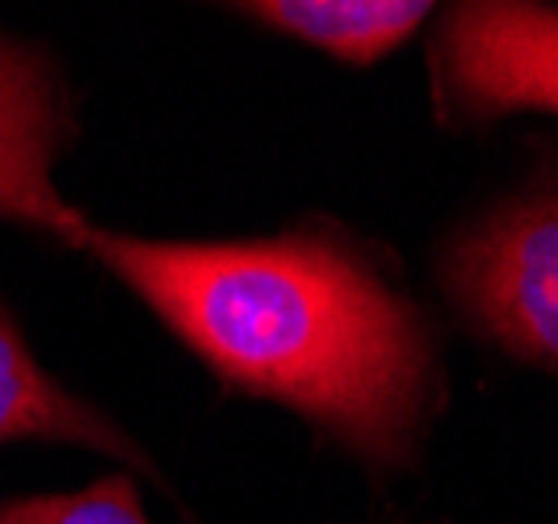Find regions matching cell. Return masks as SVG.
<instances>
[{"mask_svg":"<svg viewBox=\"0 0 558 524\" xmlns=\"http://www.w3.org/2000/svg\"><path fill=\"white\" fill-rule=\"evenodd\" d=\"M106 265L227 390L278 403L374 474L420 462L446 399L441 340L378 252L307 219L260 240L93 227Z\"/></svg>","mask_w":558,"mask_h":524,"instance_id":"obj_1","label":"cell"},{"mask_svg":"<svg viewBox=\"0 0 558 524\" xmlns=\"http://www.w3.org/2000/svg\"><path fill=\"white\" fill-rule=\"evenodd\" d=\"M72 143V110L56 59L0 34V219L84 248L88 219L59 194L56 164Z\"/></svg>","mask_w":558,"mask_h":524,"instance_id":"obj_4","label":"cell"},{"mask_svg":"<svg viewBox=\"0 0 558 524\" xmlns=\"http://www.w3.org/2000/svg\"><path fill=\"white\" fill-rule=\"evenodd\" d=\"M0 524H151L131 470L97 478L84 491L0 499Z\"/></svg>","mask_w":558,"mask_h":524,"instance_id":"obj_7","label":"cell"},{"mask_svg":"<svg viewBox=\"0 0 558 524\" xmlns=\"http://www.w3.org/2000/svg\"><path fill=\"white\" fill-rule=\"evenodd\" d=\"M437 277L471 336L558 378V172L453 227L437 248Z\"/></svg>","mask_w":558,"mask_h":524,"instance_id":"obj_2","label":"cell"},{"mask_svg":"<svg viewBox=\"0 0 558 524\" xmlns=\"http://www.w3.org/2000/svg\"><path fill=\"white\" fill-rule=\"evenodd\" d=\"M433 110L453 131L512 113L558 118V4L462 0L437 13L428 38Z\"/></svg>","mask_w":558,"mask_h":524,"instance_id":"obj_3","label":"cell"},{"mask_svg":"<svg viewBox=\"0 0 558 524\" xmlns=\"http://www.w3.org/2000/svg\"><path fill=\"white\" fill-rule=\"evenodd\" d=\"M231 9L349 68L395 56L437 13L424 0H252Z\"/></svg>","mask_w":558,"mask_h":524,"instance_id":"obj_6","label":"cell"},{"mask_svg":"<svg viewBox=\"0 0 558 524\" xmlns=\"http://www.w3.org/2000/svg\"><path fill=\"white\" fill-rule=\"evenodd\" d=\"M194 524H197V521H194Z\"/></svg>","mask_w":558,"mask_h":524,"instance_id":"obj_8","label":"cell"},{"mask_svg":"<svg viewBox=\"0 0 558 524\" xmlns=\"http://www.w3.org/2000/svg\"><path fill=\"white\" fill-rule=\"evenodd\" d=\"M72 444V449H93L113 462L160 483V466L143 453V444L113 424L97 403L68 390L56 374L34 357L22 328L13 315L0 306V444Z\"/></svg>","mask_w":558,"mask_h":524,"instance_id":"obj_5","label":"cell"}]
</instances>
